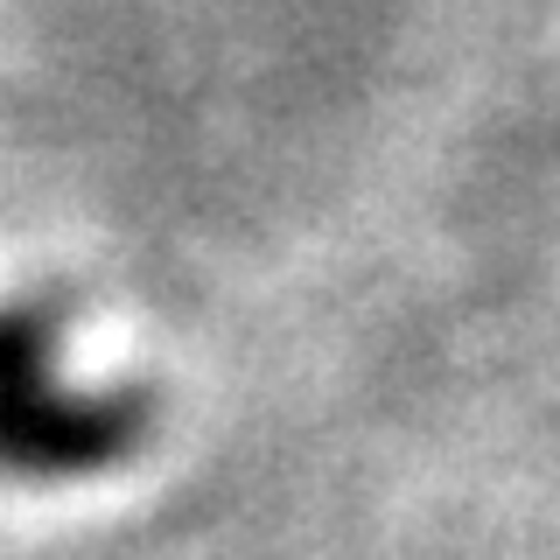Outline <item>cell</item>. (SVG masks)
<instances>
[{"label":"cell","instance_id":"1","mask_svg":"<svg viewBox=\"0 0 560 560\" xmlns=\"http://www.w3.org/2000/svg\"><path fill=\"white\" fill-rule=\"evenodd\" d=\"M140 385H78L63 372V308L43 294L0 302V477L78 483L148 442Z\"/></svg>","mask_w":560,"mask_h":560}]
</instances>
